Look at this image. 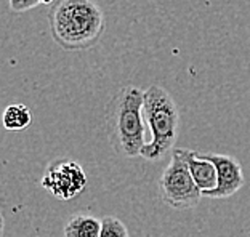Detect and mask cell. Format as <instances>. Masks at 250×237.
Returning a JSON list of instances; mask_svg holds the SVG:
<instances>
[{
	"label": "cell",
	"instance_id": "7a4b0ae2",
	"mask_svg": "<svg viewBox=\"0 0 250 237\" xmlns=\"http://www.w3.org/2000/svg\"><path fill=\"white\" fill-rule=\"evenodd\" d=\"M55 42L64 50H85L104 32V13L95 0H58L48 11Z\"/></svg>",
	"mask_w": 250,
	"mask_h": 237
},
{
	"label": "cell",
	"instance_id": "277c9868",
	"mask_svg": "<svg viewBox=\"0 0 250 237\" xmlns=\"http://www.w3.org/2000/svg\"><path fill=\"white\" fill-rule=\"evenodd\" d=\"M159 196L164 204L175 210L196 208L201 202L202 193L178 148L172 151L168 165L159 178Z\"/></svg>",
	"mask_w": 250,
	"mask_h": 237
},
{
	"label": "cell",
	"instance_id": "ba28073f",
	"mask_svg": "<svg viewBox=\"0 0 250 237\" xmlns=\"http://www.w3.org/2000/svg\"><path fill=\"white\" fill-rule=\"evenodd\" d=\"M62 233H64V237H100L101 219L83 215V213L72 215L66 221Z\"/></svg>",
	"mask_w": 250,
	"mask_h": 237
},
{
	"label": "cell",
	"instance_id": "3957f363",
	"mask_svg": "<svg viewBox=\"0 0 250 237\" xmlns=\"http://www.w3.org/2000/svg\"><path fill=\"white\" fill-rule=\"evenodd\" d=\"M143 117L152 138L141 151V157L151 162L162 160L167 152L175 149L180 127L178 106L166 88L154 83L145 90Z\"/></svg>",
	"mask_w": 250,
	"mask_h": 237
},
{
	"label": "cell",
	"instance_id": "52a82bcc",
	"mask_svg": "<svg viewBox=\"0 0 250 237\" xmlns=\"http://www.w3.org/2000/svg\"><path fill=\"white\" fill-rule=\"evenodd\" d=\"M181 156H183L185 162L188 163V168L194 178L197 188L201 189L202 196H206L210 191H213L218 184V175H217V167L207 157L204 152H197L192 149H185L178 148Z\"/></svg>",
	"mask_w": 250,
	"mask_h": 237
},
{
	"label": "cell",
	"instance_id": "8fae6325",
	"mask_svg": "<svg viewBox=\"0 0 250 237\" xmlns=\"http://www.w3.org/2000/svg\"><path fill=\"white\" fill-rule=\"evenodd\" d=\"M55 0H10V10L15 13H22L39 5H52Z\"/></svg>",
	"mask_w": 250,
	"mask_h": 237
},
{
	"label": "cell",
	"instance_id": "5b68a950",
	"mask_svg": "<svg viewBox=\"0 0 250 237\" xmlns=\"http://www.w3.org/2000/svg\"><path fill=\"white\" fill-rule=\"evenodd\" d=\"M42 188L58 200H71L82 193L87 184L81 163L72 159H55L47 165L41 179Z\"/></svg>",
	"mask_w": 250,
	"mask_h": 237
},
{
	"label": "cell",
	"instance_id": "30bf717a",
	"mask_svg": "<svg viewBox=\"0 0 250 237\" xmlns=\"http://www.w3.org/2000/svg\"><path fill=\"white\" fill-rule=\"evenodd\" d=\"M100 237H130L128 229L116 217H104L101 219V233Z\"/></svg>",
	"mask_w": 250,
	"mask_h": 237
},
{
	"label": "cell",
	"instance_id": "8992f818",
	"mask_svg": "<svg viewBox=\"0 0 250 237\" xmlns=\"http://www.w3.org/2000/svg\"><path fill=\"white\" fill-rule=\"evenodd\" d=\"M207 157L217 167L218 184L213 191L207 193L206 197H210V199H228V197L234 196L246 183L239 160L232 156L210 154V152H207Z\"/></svg>",
	"mask_w": 250,
	"mask_h": 237
},
{
	"label": "cell",
	"instance_id": "9c48e42d",
	"mask_svg": "<svg viewBox=\"0 0 250 237\" xmlns=\"http://www.w3.org/2000/svg\"><path fill=\"white\" fill-rule=\"evenodd\" d=\"M3 127L10 130V132H20L31 125L32 116L31 111L24 104H10L7 109L3 111Z\"/></svg>",
	"mask_w": 250,
	"mask_h": 237
},
{
	"label": "cell",
	"instance_id": "6da1fadb",
	"mask_svg": "<svg viewBox=\"0 0 250 237\" xmlns=\"http://www.w3.org/2000/svg\"><path fill=\"white\" fill-rule=\"evenodd\" d=\"M145 92L135 85H125L109 98L104 106V130L109 144L122 157H141L146 146Z\"/></svg>",
	"mask_w": 250,
	"mask_h": 237
}]
</instances>
